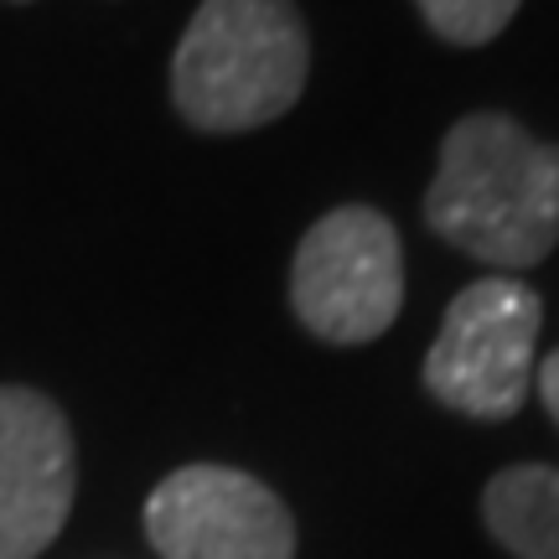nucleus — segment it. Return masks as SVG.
Listing matches in <instances>:
<instances>
[{"instance_id": "8", "label": "nucleus", "mask_w": 559, "mask_h": 559, "mask_svg": "<svg viewBox=\"0 0 559 559\" xmlns=\"http://www.w3.org/2000/svg\"><path fill=\"white\" fill-rule=\"evenodd\" d=\"M425 26L451 47H481L519 16L523 0H415Z\"/></svg>"}, {"instance_id": "7", "label": "nucleus", "mask_w": 559, "mask_h": 559, "mask_svg": "<svg viewBox=\"0 0 559 559\" xmlns=\"http://www.w3.org/2000/svg\"><path fill=\"white\" fill-rule=\"evenodd\" d=\"M481 519L513 559H559V472L508 466L481 492Z\"/></svg>"}, {"instance_id": "3", "label": "nucleus", "mask_w": 559, "mask_h": 559, "mask_svg": "<svg viewBox=\"0 0 559 559\" xmlns=\"http://www.w3.org/2000/svg\"><path fill=\"white\" fill-rule=\"evenodd\" d=\"M544 300L523 280H472L440 317L425 353V389L472 419H513L528 400Z\"/></svg>"}, {"instance_id": "1", "label": "nucleus", "mask_w": 559, "mask_h": 559, "mask_svg": "<svg viewBox=\"0 0 559 559\" xmlns=\"http://www.w3.org/2000/svg\"><path fill=\"white\" fill-rule=\"evenodd\" d=\"M425 223L492 270H534L559 243V145L481 109L445 130Z\"/></svg>"}, {"instance_id": "6", "label": "nucleus", "mask_w": 559, "mask_h": 559, "mask_svg": "<svg viewBox=\"0 0 559 559\" xmlns=\"http://www.w3.org/2000/svg\"><path fill=\"white\" fill-rule=\"evenodd\" d=\"M73 492L68 415L37 389L0 383V559H37L62 534Z\"/></svg>"}, {"instance_id": "2", "label": "nucleus", "mask_w": 559, "mask_h": 559, "mask_svg": "<svg viewBox=\"0 0 559 559\" xmlns=\"http://www.w3.org/2000/svg\"><path fill=\"white\" fill-rule=\"evenodd\" d=\"M311 37L290 0H202L171 58V104L192 130L239 135L306 94Z\"/></svg>"}, {"instance_id": "4", "label": "nucleus", "mask_w": 559, "mask_h": 559, "mask_svg": "<svg viewBox=\"0 0 559 559\" xmlns=\"http://www.w3.org/2000/svg\"><path fill=\"white\" fill-rule=\"evenodd\" d=\"M290 306L311 337L358 347L383 337L404 306V254L379 207H332L306 228L290 264Z\"/></svg>"}, {"instance_id": "9", "label": "nucleus", "mask_w": 559, "mask_h": 559, "mask_svg": "<svg viewBox=\"0 0 559 559\" xmlns=\"http://www.w3.org/2000/svg\"><path fill=\"white\" fill-rule=\"evenodd\" d=\"M539 400H544V409H549L555 425H559V353H549V358L539 362Z\"/></svg>"}, {"instance_id": "5", "label": "nucleus", "mask_w": 559, "mask_h": 559, "mask_svg": "<svg viewBox=\"0 0 559 559\" xmlns=\"http://www.w3.org/2000/svg\"><path fill=\"white\" fill-rule=\"evenodd\" d=\"M160 559H296L290 508L239 466H181L145 498Z\"/></svg>"}]
</instances>
